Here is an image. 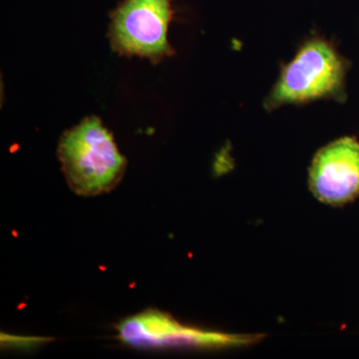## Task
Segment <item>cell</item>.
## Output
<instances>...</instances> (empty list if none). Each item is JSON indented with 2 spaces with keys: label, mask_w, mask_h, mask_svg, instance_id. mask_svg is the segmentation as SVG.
I'll return each instance as SVG.
<instances>
[{
  "label": "cell",
  "mask_w": 359,
  "mask_h": 359,
  "mask_svg": "<svg viewBox=\"0 0 359 359\" xmlns=\"http://www.w3.org/2000/svg\"><path fill=\"white\" fill-rule=\"evenodd\" d=\"M58 158L68 186L84 197L110 192L127 166L112 134L95 116L85 118L62 135Z\"/></svg>",
  "instance_id": "cell-1"
},
{
  "label": "cell",
  "mask_w": 359,
  "mask_h": 359,
  "mask_svg": "<svg viewBox=\"0 0 359 359\" xmlns=\"http://www.w3.org/2000/svg\"><path fill=\"white\" fill-rule=\"evenodd\" d=\"M346 69V61L328 42L309 40L283 67L266 99V107L273 110L316 99H341Z\"/></svg>",
  "instance_id": "cell-2"
},
{
  "label": "cell",
  "mask_w": 359,
  "mask_h": 359,
  "mask_svg": "<svg viewBox=\"0 0 359 359\" xmlns=\"http://www.w3.org/2000/svg\"><path fill=\"white\" fill-rule=\"evenodd\" d=\"M171 20V0H124L111 14V46L120 55L157 65L173 54L167 39Z\"/></svg>",
  "instance_id": "cell-3"
},
{
  "label": "cell",
  "mask_w": 359,
  "mask_h": 359,
  "mask_svg": "<svg viewBox=\"0 0 359 359\" xmlns=\"http://www.w3.org/2000/svg\"><path fill=\"white\" fill-rule=\"evenodd\" d=\"M118 335L127 346L139 348L157 347H230L250 344L259 339L254 335L207 332L182 325L158 311H144L123 320Z\"/></svg>",
  "instance_id": "cell-4"
},
{
  "label": "cell",
  "mask_w": 359,
  "mask_h": 359,
  "mask_svg": "<svg viewBox=\"0 0 359 359\" xmlns=\"http://www.w3.org/2000/svg\"><path fill=\"white\" fill-rule=\"evenodd\" d=\"M309 187L320 202L344 205L359 195V142L346 137L316 155L309 169Z\"/></svg>",
  "instance_id": "cell-5"
},
{
  "label": "cell",
  "mask_w": 359,
  "mask_h": 359,
  "mask_svg": "<svg viewBox=\"0 0 359 359\" xmlns=\"http://www.w3.org/2000/svg\"><path fill=\"white\" fill-rule=\"evenodd\" d=\"M46 341V339L42 337H14V335L2 334L1 342L6 346L13 347V348H35L41 346Z\"/></svg>",
  "instance_id": "cell-6"
}]
</instances>
